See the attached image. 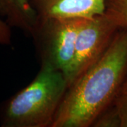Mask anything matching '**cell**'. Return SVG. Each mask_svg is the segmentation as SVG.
Masks as SVG:
<instances>
[{
  "label": "cell",
  "mask_w": 127,
  "mask_h": 127,
  "mask_svg": "<svg viewBox=\"0 0 127 127\" xmlns=\"http://www.w3.org/2000/svg\"><path fill=\"white\" fill-rule=\"evenodd\" d=\"M127 76V28L66 91L51 127H88L113 104Z\"/></svg>",
  "instance_id": "cell-1"
},
{
  "label": "cell",
  "mask_w": 127,
  "mask_h": 127,
  "mask_svg": "<svg viewBox=\"0 0 127 127\" xmlns=\"http://www.w3.org/2000/svg\"><path fill=\"white\" fill-rule=\"evenodd\" d=\"M67 88L62 73L41 65L33 81L6 104L1 127H51Z\"/></svg>",
  "instance_id": "cell-2"
},
{
  "label": "cell",
  "mask_w": 127,
  "mask_h": 127,
  "mask_svg": "<svg viewBox=\"0 0 127 127\" xmlns=\"http://www.w3.org/2000/svg\"><path fill=\"white\" fill-rule=\"evenodd\" d=\"M84 18L40 17L31 36L40 57L41 65L62 73L68 71L72 62L78 31Z\"/></svg>",
  "instance_id": "cell-3"
},
{
  "label": "cell",
  "mask_w": 127,
  "mask_h": 127,
  "mask_svg": "<svg viewBox=\"0 0 127 127\" xmlns=\"http://www.w3.org/2000/svg\"><path fill=\"white\" fill-rule=\"evenodd\" d=\"M119 29L104 14L83 19L78 31L72 62L64 75L68 87L100 58Z\"/></svg>",
  "instance_id": "cell-4"
},
{
  "label": "cell",
  "mask_w": 127,
  "mask_h": 127,
  "mask_svg": "<svg viewBox=\"0 0 127 127\" xmlns=\"http://www.w3.org/2000/svg\"><path fill=\"white\" fill-rule=\"evenodd\" d=\"M40 17L90 18L102 15L105 0H28Z\"/></svg>",
  "instance_id": "cell-5"
},
{
  "label": "cell",
  "mask_w": 127,
  "mask_h": 127,
  "mask_svg": "<svg viewBox=\"0 0 127 127\" xmlns=\"http://www.w3.org/2000/svg\"><path fill=\"white\" fill-rule=\"evenodd\" d=\"M0 17L6 18L9 27H15L31 35L37 14L28 0H0Z\"/></svg>",
  "instance_id": "cell-6"
},
{
  "label": "cell",
  "mask_w": 127,
  "mask_h": 127,
  "mask_svg": "<svg viewBox=\"0 0 127 127\" xmlns=\"http://www.w3.org/2000/svg\"><path fill=\"white\" fill-rule=\"evenodd\" d=\"M104 14L119 28H127V0H105Z\"/></svg>",
  "instance_id": "cell-7"
},
{
  "label": "cell",
  "mask_w": 127,
  "mask_h": 127,
  "mask_svg": "<svg viewBox=\"0 0 127 127\" xmlns=\"http://www.w3.org/2000/svg\"><path fill=\"white\" fill-rule=\"evenodd\" d=\"M92 126L95 127H120V119L114 104L109 106L100 114Z\"/></svg>",
  "instance_id": "cell-8"
},
{
  "label": "cell",
  "mask_w": 127,
  "mask_h": 127,
  "mask_svg": "<svg viewBox=\"0 0 127 127\" xmlns=\"http://www.w3.org/2000/svg\"><path fill=\"white\" fill-rule=\"evenodd\" d=\"M120 119V127H127V94H119L113 102Z\"/></svg>",
  "instance_id": "cell-9"
},
{
  "label": "cell",
  "mask_w": 127,
  "mask_h": 127,
  "mask_svg": "<svg viewBox=\"0 0 127 127\" xmlns=\"http://www.w3.org/2000/svg\"><path fill=\"white\" fill-rule=\"evenodd\" d=\"M11 32L9 26L0 17V44L9 45L11 44Z\"/></svg>",
  "instance_id": "cell-10"
},
{
  "label": "cell",
  "mask_w": 127,
  "mask_h": 127,
  "mask_svg": "<svg viewBox=\"0 0 127 127\" xmlns=\"http://www.w3.org/2000/svg\"><path fill=\"white\" fill-rule=\"evenodd\" d=\"M120 93L127 94V76L123 83L122 86L121 90H120Z\"/></svg>",
  "instance_id": "cell-11"
}]
</instances>
